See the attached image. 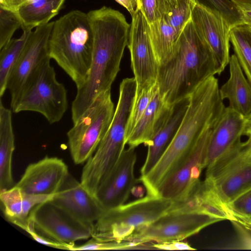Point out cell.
Segmentation results:
<instances>
[{"instance_id": "obj_1", "label": "cell", "mask_w": 251, "mask_h": 251, "mask_svg": "<svg viewBox=\"0 0 251 251\" xmlns=\"http://www.w3.org/2000/svg\"><path fill=\"white\" fill-rule=\"evenodd\" d=\"M93 36L91 66L71 107L75 123L101 93L110 90L128 45L130 25L120 11L103 6L87 13Z\"/></svg>"}, {"instance_id": "obj_2", "label": "cell", "mask_w": 251, "mask_h": 251, "mask_svg": "<svg viewBox=\"0 0 251 251\" xmlns=\"http://www.w3.org/2000/svg\"><path fill=\"white\" fill-rule=\"evenodd\" d=\"M218 79L212 76L190 96L187 109L170 144L151 170L140 178L148 194L156 195L158 188L185 159L203 134L212 128L225 105Z\"/></svg>"}, {"instance_id": "obj_3", "label": "cell", "mask_w": 251, "mask_h": 251, "mask_svg": "<svg viewBox=\"0 0 251 251\" xmlns=\"http://www.w3.org/2000/svg\"><path fill=\"white\" fill-rule=\"evenodd\" d=\"M217 74L220 73L215 56L191 19L178 36L172 58L159 66V95L164 103L172 108Z\"/></svg>"}, {"instance_id": "obj_4", "label": "cell", "mask_w": 251, "mask_h": 251, "mask_svg": "<svg viewBox=\"0 0 251 251\" xmlns=\"http://www.w3.org/2000/svg\"><path fill=\"white\" fill-rule=\"evenodd\" d=\"M92 33L87 14L74 10L54 21L49 40V55L76 88L85 81L91 66Z\"/></svg>"}, {"instance_id": "obj_5", "label": "cell", "mask_w": 251, "mask_h": 251, "mask_svg": "<svg viewBox=\"0 0 251 251\" xmlns=\"http://www.w3.org/2000/svg\"><path fill=\"white\" fill-rule=\"evenodd\" d=\"M173 201L147 195L106 210L94 223L92 237L102 242L126 241L168 212Z\"/></svg>"}, {"instance_id": "obj_6", "label": "cell", "mask_w": 251, "mask_h": 251, "mask_svg": "<svg viewBox=\"0 0 251 251\" xmlns=\"http://www.w3.org/2000/svg\"><path fill=\"white\" fill-rule=\"evenodd\" d=\"M110 90L100 94L67 133L75 164L86 163L106 134L114 114Z\"/></svg>"}, {"instance_id": "obj_7", "label": "cell", "mask_w": 251, "mask_h": 251, "mask_svg": "<svg viewBox=\"0 0 251 251\" xmlns=\"http://www.w3.org/2000/svg\"><path fill=\"white\" fill-rule=\"evenodd\" d=\"M50 60L25 88L11 109L14 113L32 111L44 116L50 124L59 122L68 107L67 90L59 82Z\"/></svg>"}, {"instance_id": "obj_8", "label": "cell", "mask_w": 251, "mask_h": 251, "mask_svg": "<svg viewBox=\"0 0 251 251\" xmlns=\"http://www.w3.org/2000/svg\"><path fill=\"white\" fill-rule=\"evenodd\" d=\"M220 221L201 213L168 212L137 230L126 241L137 245L182 241Z\"/></svg>"}, {"instance_id": "obj_9", "label": "cell", "mask_w": 251, "mask_h": 251, "mask_svg": "<svg viewBox=\"0 0 251 251\" xmlns=\"http://www.w3.org/2000/svg\"><path fill=\"white\" fill-rule=\"evenodd\" d=\"M29 218L36 231L53 241L70 245L92 237L94 224L84 222L51 200L35 207Z\"/></svg>"}, {"instance_id": "obj_10", "label": "cell", "mask_w": 251, "mask_h": 251, "mask_svg": "<svg viewBox=\"0 0 251 251\" xmlns=\"http://www.w3.org/2000/svg\"><path fill=\"white\" fill-rule=\"evenodd\" d=\"M54 21L39 25L32 31L24 51L12 69L7 82L12 109L25 88L47 61L49 40Z\"/></svg>"}, {"instance_id": "obj_11", "label": "cell", "mask_w": 251, "mask_h": 251, "mask_svg": "<svg viewBox=\"0 0 251 251\" xmlns=\"http://www.w3.org/2000/svg\"><path fill=\"white\" fill-rule=\"evenodd\" d=\"M127 46L137 93L156 83L159 67L149 36V23L140 10L132 16Z\"/></svg>"}, {"instance_id": "obj_12", "label": "cell", "mask_w": 251, "mask_h": 251, "mask_svg": "<svg viewBox=\"0 0 251 251\" xmlns=\"http://www.w3.org/2000/svg\"><path fill=\"white\" fill-rule=\"evenodd\" d=\"M212 128L203 134L185 159L160 184L158 197L172 201L180 200L200 181L201 174L206 168L207 149Z\"/></svg>"}, {"instance_id": "obj_13", "label": "cell", "mask_w": 251, "mask_h": 251, "mask_svg": "<svg viewBox=\"0 0 251 251\" xmlns=\"http://www.w3.org/2000/svg\"><path fill=\"white\" fill-rule=\"evenodd\" d=\"M191 20L210 48L221 74L228 65L230 56V25L221 13L199 0L192 11Z\"/></svg>"}, {"instance_id": "obj_14", "label": "cell", "mask_w": 251, "mask_h": 251, "mask_svg": "<svg viewBox=\"0 0 251 251\" xmlns=\"http://www.w3.org/2000/svg\"><path fill=\"white\" fill-rule=\"evenodd\" d=\"M134 148L125 149L118 161L99 185L95 197L105 211L125 203L137 182Z\"/></svg>"}, {"instance_id": "obj_15", "label": "cell", "mask_w": 251, "mask_h": 251, "mask_svg": "<svg viewBox=\"0 0 251 251\" xmlns=\"http://www.w3.org/2000/svg\"><path fill=\"white\" fill-rule=\"evenodd\" d=\"M67 165L61 158L46 156L29 164L15 185L25 192L37 195H53L68 174Z\"/></svg>"}, {"instance_id": "obj_16", "label": "cell", "mask_w": 251, "mask_h": 251, "mask_svg": "<svg viewBox=\"0 0 251 251\" xmlns=\"http://www.w3.org/2000/svg\"><path fill=\"white\" fill-rule=\"evenodd\" d=\"M51 201L87 223L94 224L105 211L95 196L70 174Z\"/></svg>"}, {"instance_id": "obj_17", "label": "cell", "mask_w": 251, "mask_h": 251, "mask_svg": "<svg viewBox=\"0 0 251 251\" xmlns=\"http://www.w3.org/2000/svg\"><path fill=\"white\" fill-rule=\"evenodd\" d=\"M246 126L245 116L228 106L225 107L211 130L207 149L206 168L241 140Z\"/></svg>"}, {"instance_id": "obj_18", "label": "cell", "mask_w": 251, "mask_h": 251, "mask_svg": "<svg viewBox=\"0 0 251 251\" xmlns=\"http://www.w3.org/2000/svg\"><path fill=\"white\" fill-rule=\"evenodd\" d=\"M189 99L176 103L172 108L167 120L148 144V149L145 162L141 170V176L147 175L154 167L174 139L187 109Z\"/></svg>"}, {"instance_id": "obj_19", "label": "cell", "mask_w": 251, "mask_h": 251, "mask_svg": "<svg viewBox=\"0 0 251 251\" xmlns=\"http://www.w3.org/2000/svg\"><path fill=\"white\" fill-rule=\"evenodd\" d=\"M54 195L30 194L15 185L0 192V200L6 219L25 230L33 209L43 202L51 200Z\"/></svg>"}, {"instance_id": "obj_20", "label": "cell", "mask_w": 251, "mask_h": 251, "mask_svg": "<svg viewBox=\"0 0 251 251\" xmlns=\"http://www.w3.org/2000/svg\"><path fill=\"white\" fill-rule=\"evenodd\" d=\"M229 76L219 88L221 98L228 100V106L246 116L251 113V84L235 54L230 56Z\"/></svg>"}, {"instance_id": "obj_21", "label": "cell", "mask_w": 251, "mask_h": 251, "mask_svg": "<svg viewBox=\"0 0 251 251\" xmlns=\"http://www.w3.org/2000/svg\"><path fill=\"white\" fill-rule=\"evenodd\" d=\"M171 109L164 103L158 92L126 141V144L129 147L134 148L142 144L147 146L165 123Z\"/></svg>"}, {"instance_id": "obj_22", "label": "cell", "mask_w": 251, "mask_h": 251, "mask_svg": "<svg viewBox=\"0 0 251 251\" xmlns=\"http://www.w3.org/2000/svg\"><path fill=\"white\" fill-rule=\"evenodd\" d=\"M15 150V136L12 111L0 100V192L11 187L14 183L12 163Z\"/></svg>"}, {"instance_id": "obj_23", "label": "cell", "mask_w": 251, "mask_h": 251, "mask_svg": "<svg viewBox=\"0 0 251 251\" xmlns=\"http://www.w3.org/2000/svg\"><path fill=\"white\" fill-rule=\"evenodd\" d=\"M251 156V137L241 140L227 150L210 166L206 172L205 181L213 183L235 169L250 163Z\"/></svg>"}, {"instance_id": "obj_24", "label": "cell", "mask_w": 251, "mask_h": 251, "mask_svg": "<svg viewBox=\"0 0 251 251\" xmlns=\"http://www.w3.org/2000/svg\"><path fill=\"white\" fill-rule=\"evenodd\" d=\"M65 0H29L21 5L16 11L21 20L23 30L48 23L56 16Z\"/></svg>"}, {"instance_id": "obj_25", "label": "cell", "mask_w": 251, "mask_h": 251, "mask_svg": "<svg viewBox=\"0 0 251 251\" xmlns=\"http://www.w3.org/2000/svg\"><path fill=\"white\" fill-rule=\"evenodd\" d=\"M149 36L159 66L173 56L178 36L165 16L149 24Z\"/></svg>"}, {"instance_id": "obj_26", "label": "cell", "mask_w": 251, "mask_h": 251, "mask_svg": "<svg viewBox=\"0 0 251 251\" xmlns=\"http://www.w3.org/2000/svg\"><path fill=\"white\" fill-rule=\"evenodd\" d=\"M208 183L227 205L251 188V164L249 163L235 169L213 183Z\"/></svg>"}, {"instance_id": "obj_27", "label": "cell", "mask_w": 251, "mask_h": 251, "mask_svg": "<svg viewBox=\"0 0 251 251\" xmlns=\"http://www.w3.org/2000/svg\"><path fill=\"white\" fill-rule=\"evenodd\" d=\"M32 30H23L18 38H12L0 51V96L1 98L7 89L11 72L18 61Z\"/></svg>"}, {"instance_id": "obj_28", "label": "cell", "mask_w": 251, "mask_h": 251, "mask_svg": "<svg viewBox=\"0 0 251 251\" xmlns=\"http://www.w3.org/2000/svg\"><path fill=\"white\" fill-rule=\"evenodd\" d=\"M230 41L234 54L251 84V27L246 25L233 27L230 31Z\"/></svg>"}, {"instance_id": "obj_29", "label": "cell", "mask_w": 251, "mask_h": 251, "mask_svg": "<svg viewBox=\"0 0 251 251\" xmlns=\"http://www.w3.org/2000/svg\"><path fill=\"white\" fill-rule=\"evenodd\" d=\"M158 92V86L156 82L139 92L135 93L126 131L125 142Z\"/></svg>"}, {"instance_id": "obj_30", "label": "cell", "mask_w": 251, "mask_h": 251, "mask_svg": "<svg viewBox=\"0 0 251 251\" xmlns=\"http://www.w3.org/2000/svg\"><path fill=\"white\" fill-rule=\"evenodd\" d=\"M139 10L151 24L169 13L177 4V0H138Z\"/></svg>"}, {"instance_id": "obj_31", "label": "cell", "mask_w": 251, "mask_h": 251, "mask_svg": "<svg viewBox=\"0 0 251 251\" xmlns=\"http://www.w3.org/2000/svg\"><path fill=\"white\" fill-rule=\"evenodd\" d=\"M198 0H177L176 5L165 16L170 25L179 34L191 19L192 11Z\"/></svg>"}, {"instance_id": "obj_32", "label": "cell", "mask_w": 251, "mask_h": 251, "mask_svg": "<svg viewBox=\"0 0 251 251\" xmlns=\"http://www.w3.org/2000/svg\"><path fill=\"white\" fill-rule=\"evenodd\" d=\"M129 249H152L151 245H137L127 241L102 242L91 237L85 244L75 245L71 251L121 250Z\"/></svg>"}, {"instance_id": "obj_33", "label": "cell", "mask_w": 251, "mask_h": 251, "mask_svg": "<svg viewBox=\"0 0 251 251\" xmlns=\"http://www.w3.org/2000/svg\"><path fill=\"white\" fill-rule=\"evenodd\" d=\"M21 25L16 11L0 7V49L11 40L14 32L21 28Z\"/></svg>"}, {"instance_id": "obj_34", "label": "cell", "mask_w": 251, "mask_h": 251, "mask_svg": "<svg viewBox=\"0 0 251 251\" xmlns=\"http://www.w3.org/2000/svg\"><path fill=\"white\" fill-rule=\"evenodd\" d=\"M205 5L221 13L231 28L244 24L241 11L229 0H204Z\"/></svg>"}, {"instance_id": "obj_35", "label": "cell", "mask_w": 251, "mask_h": 251, "mask_svg": "<svg viewBox=\"0 0 251 251\" xmlns=\"http://www.w3.org/2000/svg\"><path fill=\"white\" fill-rule=\"evenodd\" d=\"M237 220L251 223V188L243 192L227 204Z\"/></svg>"}, {"instance_id": "obj_36", "label": "cell", "mask_w": 251, "mask_h": 251, "mask_svg": "<svg viewBox=\"0 0 251 251\" xmlns=\"http://www.w3.org/2000/svg\"><path fill=\"white\" fill-rule=\"evenodd\" d=\"M25 231L29 233L34 240L48 247L70 251L72 248V247L70 245L53 241L38 233L34 228L32 220L30 218H29L28 225Z\"/></svg>"}, {"instance_id": "obj_37", "label": "cell", "mask_w": 251, "mask_h": 251, "mask_svg": "<svg viewBox=\"0 0 251 251\" xmlns=\"http://www.w3.org/2000/svg\"><path fill=\"white\" fill-rule=\"evenodd\" d=\"M155 250H195L187 242L182 241H171L152 244Z\"/></svg>"}, {"instance_id": "obj_38", "label": "cell", "mask_w": 251, "mask_h": 251, "mask_svg": "<svg viewBox=\"0 0 251 251\" xmlns=\"http://www.w3.org/2000/svg\"><path fill=\"white\" fill-rule=\"evenodd\" d=\"M240 235L241 247L244 249H251V234L235 222H233Z\"/></svg>"}, {"instance_id": "obj_39", "label": "cell", "mask_w": 251, "mask_h": 251, "mask_svg": "<svg viewBox=\"0 0 251 251\" xmlns=\"http://www.w3.org/2000/svg\"><path fill=\"white\" fill-rule=\"evenodd\" d=\"M122 5L129 12L131 17L135 15L139 10L138 0H115Z\"/></svg>"}, {"instance_id": "obj_40", "label": "cell", "mask_w": 251, "mask_h": 251, "mask_svg": "<svg viewBox=\"0 0 251 251\" xmlns=\"http://www.w3.org/2000/svg\"><path fill=\"white\" fill-rule=\"evenodd\" d=\"M29 0H0V7L16 11L23 4Z\"/></svg>"}, {"instance_id": "obj_41", "label": "cell", "mask_w": 251, "mask_h": 251, "mask_svg": "<svg viewBox=\"0 0 251 251\" xmlns=\"http://www.w3.org/2000/svg\"><path fill=\"white\" fill-rule=\"evenodd\" d=\"M241 11H251V0H229Z\"/></svg>"}, {"instance_id": "obj_42", "label": "cell", "mask_w": 251, "mask_h": 251, "mask_svg": "<svg viewBox=\"0 0 251 251\" xmlns=\"http://www.w3.org/2000/svg\"><path fill=\"white\" fill-rule=\"evenodd\" d=\"M246 120V126L244 135L251 137V113L245 116Z\"/></svg>"}, {"instance_id": "obj_43", "label": "cell", "mask_w": 251, "mask_h": 251, "mask_svg": "<svg viewBox=\"0 0 251 251\" xmlns=\"http://www.w3.org/2000/svg\"><path fill=\"white\" fill-rule=\"evenodd\" d=\"M244 24L251 26V11L241 10Z\"/></svg>"}, {"instance_id": "obj_44", "label": "cell", "mask_w": 251, "mask_h": 251, "mask_svg": "<svg viewBox=\"0 0 251 251\" xmlns=\"http://www.w3.org/2000/svg\"><path fill=\"white\" fill-rule=\"evenodd\" d=\"M250 163L251 164V158H250Z\"/></svg>"}, {"instance_id": "obj_45", "label": "cell", "mask_w": 251, "mask_h": 251, "mask_svg": "<svg viewBox=\"0 0 251 251\" xmlns=\"http://www.w3.org/2000/svg\"><path fill=\"white\" fill-rule=\"evenodd\" d=\"M249 26L251 27V26Z\"/></svg>"}]
</instances>
